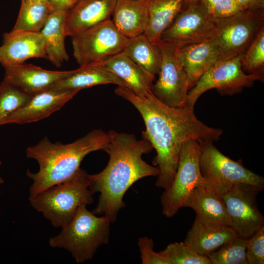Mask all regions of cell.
<instances>
[{"label":"cell","mask_w":264,"mask_h":264,"mask_svg":"<svg viewBox=\"0 0 264 264\" xmlns=\"http://www.w3.org/2000/svg\"><path fill=\"white\" fill-rule=\"evenodd\" d=\"M115 93L130 102L141 114L145 125L142 137L156 152L153 164L159 169L156 187L167 189L175 176L182 145L190 139L200 144L218 141L221 129L210 127L196 116L194 107L171 108L152 94L138 95L130 88L118 86Z\"/></svg>","instance_id":"1"},{"label":"cell","mask_w":264,"mask_h":264,"mask_svg":"<svg viewBox=\"0 0 264 264\" xmlns=\"http://www.w3.org/2000/svg\"><path fill=\"white\" fill-rule=\"evenodd\" d=\"M108 134L109 143L105 151L109 155L108 163L101 172L88 174V177L91 192L99 193L92 212L105 216L113 222L125 207L123 197L130 187L142 178L158 176L159 171L142 158L153 149L148 140H138L133 134L112 130Z\"/></svg>","instance_id":"2"},{"label":"cell","mask_w":264,"mask_h":264,"mask_svg":"<svg viewBox=\"0 0 264 264\" xmlns=\"http://www.w3.org/2000/svg\"><path fill=\"white\" fill-rule=\"evenodd\" d=\"M109 140L108 133L94 129L70 143H52L45 137L28 147L26 157L35 160L39 165L37 173L28 169L26 173L32 181L29 199L72 177L80 168L84 157L91 152L105 151Z\"/></svg>","instance_id":"3"},{"label":"cell","mask_w":264,"mask_h":264,"mask_svg":"<svg viewBox=\"0 0 264 264\" xmlns=\"http://www.w3.org/2000/svg\"><path fill=\"white\" fill-rule=\"evenodd\" d=\"M88 175L80 168L69 179L29 199L31 205L42 213L54 227H64L73 219L80 206L94 201Z\"/></svg>","instance_id":"4"},{"label":"cell","mask_w":264,"mask_h":264,"mask_svg":"<svg viewBox=\"0 0 264 264\" xmlns=\"http://www.w3.org/2000/svg\"><path fill=\"white\" fill-rule=\"evenodd\" d=\"M110 223L106 216H97L83 205L61 232L49 239L48 243L53 248L67 250L76 263H83L92 259L100 246L108 243Z\"/></svg>","instance_id":"5"},{"label":"cell","mask_w":264,"mask_h":264,"mask_svg":"<svg viewBox=\"0 0 264 264\" xmlns=\"http://www.w3.org/2000/svg\"><path fill=\"white\" fill-rule=\"evenodd\" d=\"M199 162L204 182L221 195L238 183L264 187L262 176L245 167L242 159L225 155L212 143L200 144Z\"/></svg>","instance_id":"6"},{"label":"cell","mask_w":264,"mask_h":264,"mask_svg":"<svg viewBox=\"0 0 264 264\" xmlns=\"http://www.w3.org/2000/svg\"><path fill=\"white\" fill-rule=\"evenodd\" d=\"M213 20V39L218 60H224L244 54L264 26V10L244 9L228 17Z\"/></svg>","instance_id":"7"},{"label":"cell","mask_w":264,"mask_h":264,"mask_svg":"<svg viewBox=\"0 0 264 264\" xmlns=\"http://www.w3.org/2000/svg\"><path fill=\"white\" fill-rule=\"evenodd\" d=\"M200 144L190 139L181 146L177 170L172 183L161 196L163 214L173 217L182 207L194 189L204 182L199 168Z\"/></svg>","instance_id":"8"},{"label":"cell","mask_w":264,"mask_h":264,"mask_svg":"<svg viewBox=\"0 0 264 264\" xmlns=\"http://www.w3.org/2000/svg\"><path fill=\"white\" fill-rule=\"evenodd\" d=\"M71 38L73 55L80 66L100 63L123 51L129 39L118 30L110 19Z\"/></svg>","instance_id":"9"},{"label":"cell","mask_w":264,"mask_h":264,"mask_svg":"<svg viewBox=\"0 0 264 264\" xmlns=\"http://www.w3.org/2000/svg\"><path fill=\"white\" fill-rule=\"evenodd\" d=\"M241 55L229 59L218 60L188 92L186 105L194 107L199 97L216 88L221 95H232L251 87L255 81H264V76L247 74L242 69Z\"/></svg>","instance_id":"10"},{"label":"cell","mask_w":264,"mask_h":264,"mask_svg":"<svg viewBox=\"0 0 264 264\" xmlns=\"http://www.w3.org/2000/svg\"><path fill=\"white\" fill-rule=\"evenodd\" d=\"M214 21L199 0L184 6L163 32L161 41L176 49L213 39Z\"/></svg>","instance_id":"11"},{"label":"cell","mask_w":264,"mask_h":264,"mask_svg":"<svg viewBox=\"0 0 264 264\" xmlns=\"http://www.w3.org/2000/svg\"><path fill=\"white\" fill-rule=\"evenodd\" d=\"M158 45L161 51V62L158 79L152 87V92L168 107H184L189 90V81L177 59L176 48L161 41Z\"/></svg>","instance_id":"12"},{"label":"cell","mask_w":264,"mask_h":264,"mask_svg":"<svg viewBox=\"0 0 264 264\" xmlns=\"http://www.w3.org/2000/svg\"><path fill=\"white\" fill-rule=\"evenodd\" d=\"M262 190L257 187L238 183L222 195L231 227L237 235L247 239L264 226V217L256 201L257 196Z\"/></svg>","instance_id":"13"},{"label":"cell","mask_w":264,"mask_h":264,"mask_svg":"<svg viewBox=\"0 0 264 264\" xmlns=\"http://www.w3.org/2000/svg\"><path fill=\"white\" fill-rule=\"evenodd\" d=\"M80 90L49 88L31 96L22 108L9 116L4 124H24L43 119L61 109Z\"/></svg>","instance_id":"14"},{"label":"cell","mask_w":264,"mask_h":264,"mask_svg":"<svg viewBox=\"0 0 264 264\" xmlns=\"http://www.w3.org/2000/svg\"><path fill=\"white\" fill-rule=\"evenodd\" d=\"M34 58L47 59L44 39L40 32L11 30L3 35L0 63L4 67Z\"/></svg>","instance_id":"15"},{"label":"cell","mask_w":264,"mask_h":264,"mask_svg":"<svg viewBox=\"0 0 264 264\" xmlns=\"http://www.w3.org/2000/svg\"><path fill=\"white\" fill-rule=\"evenodd\" d=\"M4 69V79L30 96L50 88L71 72L46 70L24 63L6 66Z\"/></svg>","instance_id":"16"},{"label":"cell","mask_w":264,"mask_h":264,"mask_svg":"<svg viewBox=\"0 0 264 264\" xmlns=\"http://www.w3.org/2000/svg\"><path fill=\"white\" fill-rule=\"evenodd\" d=\"M237 236L230 226L208 221L196 216L184 242L196 253L207 256Z\"/></svg>","instance_id":"17"},{"label":"cell","mask_w":264,"mask_h":264,"mask_svg":"<svg viewBox=\"0 0 264 264\" xmlns=\"http://www.w3.org/2000/svg\"><path fill=\"white\" fill-rule=\"evenodd\" d=\"M117 0H79L68 12L66 36L72 37L110 19Z\"/></svg>","instance_id":"18"},{"label":"cell","mask_w":264,"mask_h":264,"mask_svg":"<svg viewBox=\"0 0 264 264\" xmlns=\"http://www.w3.org/2000/svg\"><path fill=\"white\" fill-rule=\"evenodd\" d=\"M176 54L187 74L189 90L218 60V52L213 38L176 49Z\"/></svg>","instance_id":"19"},{"label":"cell","mask_w":264,"mask_h":264,"mask_svg":"<svg viewBox=\"0 0 264 264\" xmlns=\"http://www.w3.org/2000/svg\"><path fill=\"white\" fill-rule=\"evenodd\" d=\"M148 0H117L112 21L128 38L145 33L149 21Z\"/></svg>","instance_id":"20"},{"label":"cell","mask_w":264,"mask_h":264,"mask_svg":"<svg viewBox=\"0 0 264 264\" xmlns=\"http://www.w3.org/2000/svg\"><path fill=\"white\" fill-rule=\"evenodd\" d=\"M184 207L192 208L201 219L231 227V220L222 195L204 182L192 191Z\"/></svg>","instance_id":"21"},{"label":"cell","mask_w":264,"mask_h":264,"mask_svg":"<svg viewBox=\"0 0 264 264\" xmlns=\"http://www.w3.org/2000/svg\"><path fill=\"white\" fill-rule=\"evenodd\" d=\"M114 84L127 87V84L110 69L99 64H91L71 70L66 77L50 88L58 90H79L92 86Z\"/></svg>","instance_id":"22"},{"label":"cell","mask_w":264,"mask_h":264,"mask_svg":"<svg viewBox=\"0 0 264 264\" xmlns=\"http://www.w3.org/2000/svg\"><path fill=\"white\" fill-rule=\"evenodd\" d=\"M98 64L113 72L137 95L153 94L152 87L154 78L141 68L124 50Z\"/></svg>","instance_id":"23"},{"label":"cell","mask_w":264,"mask_h":264,"mask_svg":"<svg viewBox=\"0 0 264 264\" xmlns=\"http://www.w3.org/2000/svg\"><path fill=\"white\" fill-rule=\"evenodd\" d=\"M67 12L51 13L40 31L44 39L47 59L56 67L62 66L69 58L65 43Z\"/></svg>","instance_id":"24"},{"label":"cell","mask_w":264,"mask_h":264,"mask_svg":"<svg viewBox=\"0 0 264 264\" xmlns=\"http://www.w3.org/2000/svg\"><path fill=\"white\" fill-rule=\"evenodd\" d=\"M185 0H148L149 21L144 33L153 43L158 44L163 32L181 11Z\"/></svg>","instance_id":"25"},{"label":"cell","mask_w":264,"mask_h":264,"mask_svg":"<svg viewBox=\"0 0 264 264\" xmlns=\"http://www.w3.org/2000/svg\"><path fill=\"white\" fill-rule=\"evenodd\" d=\"M124 51L147 74L154 78L158 74L161 62L160 48L144 34L130 38Z\"/></svg>","instance_id":"26"},{"label":"cell","mask_w":264,"mask_h":264,"mask_svg":"<svg viewBox=\"0 0 264 264\" xmlns=\"http://www.w3.org/2000/svg\"><path fill=\"white\" fill-rule=\"evenodd\" d=\"M52 12L47 2H21L19 13L12 31L39 32Z\"/></svg>","instance_id":"27"},{"label":"cell","mask_w":264,"mask_h":264,"mask_svg":"<svg viewBox=\"0 0 264 264\" xmlns=\"http://www.w3.org/2000/svg\"><path fill=\"white\" fill-rule=\"evenodd\" d=\"M247 238L237 235L207 256L212 264H248L246 257Z\"/></svg>","instance_id":"28"},{"label":"cell","mask_w":264,"mask_h":264,"mask_svg":"<svg viewBox=\"0 0 264 264\" xmlns=\"http://www.w3.org/2000/svg\"><path fill=\"white\" fill-rule=\"evenodd\" d=\"M31 97L3 79L0 85V126L9 116L24 106Z\"/></svg>","instance_id":"29"},{"label":"cell","mask_w":264,"mask_h":264,"mask_svg":"<svg viewBox=\"0 0 264 264\" xmlns=\"http://www.w3.org/2000/svg\"><path fill=\"white\" fill-rule=\"evenodd\" d=\"M241 62L244 72L264 76V26L259 30L244 52Z\"/></svg>","instance_id":"30"},{"label":"cell","mask_w":264,"mask_h":264,"mask_svg":"<svg viewBox=\"0 0 264 264\" xmlns=\"http://www.w3.org/2000/svg\"><path fill=\"white\" fill-rule=\"evenodd\" d=\"M159 253L169 264H212L207 256L196 253L184 242L170 243Z\"/></svg>","instance_id":"31"},{"label":"cell","mask_w":264,"mask_h":264,"mask_svg":"<svg viewBox=\"0 0 264 264\" xmlns=\"http://www.w3.org/2000/svg\"><path fill=\"white\" fill-rule=\"evenodd\" d=\"M245 253L248 264H264V226L247 239Z\"/></svg>","instance_id":"32"},{"label":"cell","mask_w":264,"mask_h":264,"mask_svg":"<svg viewBox=\"0 0 264 264\" xmlns=\"http://www.w3.org/2000/svg\"><path fill=\"white\" fill-rule=\"evenodd\" d=\"M137 244L142 264H169L159 252L154 251V243L152 239L146 237L140 238Z\"/></svg>","instance_id":"33"},{"label":"cell","mask_w":264,"mask_h":264,"mask_svg":"<svg viewBox=\"0 0 264 264\" xmlns=\"http://www.w3.org/2000/svg\"><path fill=\"white\" fill-rule=\"evenodd\" d=\"M79 0H48L53 12L68 11Z\"/></svg>","instance_id":"34"},{"label":"cell","mask_w":264,"mask_h":264,"mask_svg":"<svg viewBox=\"0 0 264 264\" xmlns=\"http://www.w3.org/2000/svg\"><path fill=\"white\" fill-rule=\"evenodd\" d=\"M244 9H264V0H236Z\"/></svg>","instance_id":"35"},{"label":"cell","mask_w":264,"mask_h":264,"mask_svg":"<svg viewBox=\"0 0 264 264\" xmlns=\"http://www.w3.org/2000/svg\"><path fill=\"white\" fill-rule=\"evenodd\" d=\"M206 11L212 6L218 4L225 0H199Z\"/></svg>","instance_id":"36"},{"label":"cell","mask_w":264,"mask_h":264,"mask_svg":"<svg viewBox=\"0 0 264 264\" xmlns=\"http://www.w3.org/2000/svg\"><path fill=\"white\" fill-rule=\"evenodd\" d=\"M48 0H21L24 2H47Z\"/></svg>","instance_id":"37"},{"label":"cell","mask_w":264,"mask_h":264,"mask_svg":"<svg viewBox=\"0 0 264 264\" xmlns=\"http://www.w3.org/2000/svg\"><path fill=\"white\" fill-rule=\"evenodd\" d=\"M197 0H185V2H184V5H183V6L187 5L188 4H189V3H190L192 2L195 1H197Z\"/></svg>","instance_id":"38"},{"label":"cell","mask_w":264,"mask_h":264,"mask_svg":"<svg viewBox=\"0 0 264 264\" xmlns=\"http://www.w3.org/2000/svg\"><path fill=\"white\" fill-rule=\"evenodd\" d=\"M1 165V162L0 160V166ZM3 180L2 178L0 176V186L2 184H3Z\"/></svg>","instance_id":"39"}]
</instances>
